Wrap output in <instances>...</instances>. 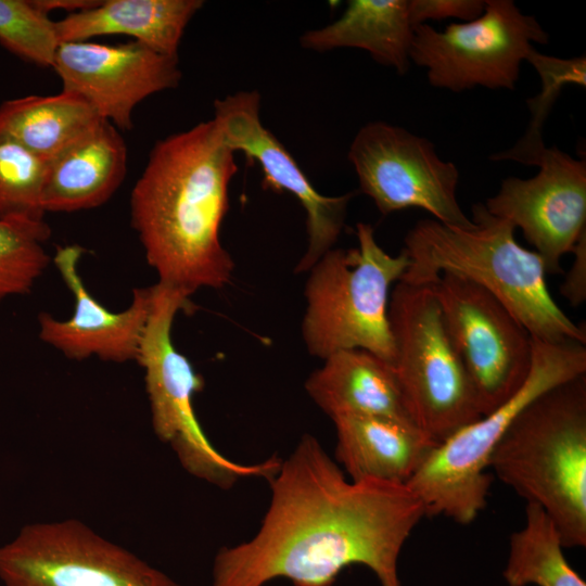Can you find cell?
I'll return each instance as SVG.
<instances>
[{"instance_id":"1","label":"cell","mask_w":586,"mask_h":586,"mask_svg":"<svg viewBox=\"0 0 586 586\" xmlns=\"http://www.w3.org/2000/svg\"><path fill=\"white\" fill-rule=\"evenodd\" d=\"M271 497L257 533L221 547L211 586H334L352 564L369 568L381 586H402L398 558L426 515L404 484L352 481L310 434L269 480Z\"/></svg>"},{"instance_id":"2","label":"cell","mask_w":586,"mask_h":586,"mask_svg":"<svg viewBox=\"0 0 586 586\" xmlns=\"http://www.w3.org/2000/svg\"><path fill=\"white\" fill-rule=\"evenodd\" d=\"M234 152L213 119L157 141L130 195V221L158 283L188 297L220 289L234 263L220 242Z\"/></svg>"},{"instance_id":"3","label":"cell","mask_w":586,"mask_h":586,"mask_svg":"<svg viewBox=\"0 0 586 586\" xmlns=\"http://www.w3.org/2000/svg\"><path fill=\"white\" fill-rule=\"evenodd\" d=\"M471 220L470 228L418 220L404 239L409 266L400 281L429 285L443 273L462 277L494 295L532 337L586 344L585 324L574 323L552 298L542 257L517 242L515 228L484 203L472 206Z\"/></svg>"},{"instance_id":"4","label":"cell","mask_w":586,"mask_h":586,"mask_svg":"<svg viewBox=\"0 0 586 586\" xmlns=\"http://www.w3.org/2000/svg\"><path fill=\"white\" fill-rule=\"evenodd\" d=\"M496 476L550 517L566 548L586 545V374L528 404L496 444Z\"/></svg>"},{"instance_id":"5","label":"cell","mask_w":586,"mask_h":586,"mask_svg":"<svg viewBox=\"0 0 586 586\" xmlns=\"http://www.w3.org/2000/svg\"><path fill=\"white\" fill-rule=\"evenodd\" d=\"M358 246L331 249L308 271L302 337L311 356L326 359L345 349H365L392 366L394 344L388 322L393 286L409 259L385 252L371 225L356 226Z\"/></svg>"},{"instance_id":"6","label":"cell","mask_w":586,"mask_h":586,"mask_svg":"<svg viewBox=\"0 0 586 586\" xmlns=\"http://www.w3.org/2000/svg\"><path fill=\"white\" fill-rule=\"evenodd\" d=\"M586 374V344L533 337L530 373L508 400L438 444L406 484L422 501L426 515L471 523L487 504L492 453L517 416L550 388Z\"/></svg>"},{"instance_id":"7","label":"cell","mask_w":586,"mask_h":586,"mask_svg":"<svg viewBox=\"0 0 586 586\" xmlns=\"http://www.w3.org/2000/svg\"><path fill=\"white\" fill-rule=\"evenodd\" d=\"M181 310H192L190 297L157 282L136 360L144 370L154 433L171 447L186 471L215 486L226 489L250 477L269 481L280 467V458L240 463L215 448L203 431L193 397L204 381L177 351L171 336L175 317Z\"/></svg>"},{"instance_id":"8","label":"cell","mask_w":586,"mask_h":586,"mask_svg":"<svg viewBox=\"0 0 586 586\" xmlns=\"http://www.w3.org/2000/svg\"><path fill=\"white\" fill-rule=\"evenodd\" d=\"M392 369L416 426L437 445L482 417L429 285L398 281L388 302Z\"/></svg>"},{"instance_id":"9","label":"cell","mask_w":586,"mask_h":586,"mask_svg":"<svg viewBox=\"0 0 586 586\" xmlns=\"http://www.w3.org/2000/svg\"><path fill=\"white\" fill-rule=\"evenodd\" d=\"M548 33L512 0H486L483 13L437 30L413 28L410 61L426 69L432 87L462 92L475 87L513 90L521 64Z\"/></svg>"},{"instance_id":"10","label":"cell","mask_w":586,"mask_h":586,"mask_svg":"<svg viewBox=\"0 0 586 586\" xmlns=\"http://www.w3.org/2000/svg\"><path fill=\"white\" fill-rule=\"evenodd\" d=\"M429 286L485 416L525 382L533 337L502 303L468 279L443 273Z\"/></svg>"},{"instance_id":"11","label":"cell","mask_w":586,"mask_h":586,"mask_svg":"<svg viewBox=\"0 0 586 586\" xmlns=\"http://www.w3.org/2000/svg\"><path fill=\"white\" fill-rule=\"evenodd\" d=\"M4 586H181L82 522L24 526L0 547Z\"/></svg>"},{"instance_id":"12","label":"cell","mask_w":586,"mask_h":586,"mask_svg":"<svg viewBox=\"0 0 586 586\" xmlns=\"http://www.w3.org/2000/svg\"><path fill=\"white\" fill-rule=\"evenodd\" d=\"M347 158L360 191L382 215L416 207L447 226H473L457 200V166L442 160L429 139L400 126L370 122L355 135Z\"/></svg>"},{"instance_id":"13","label":"cell","mask_w":586,"mask_h":586,"mask_svg":"<svg viewBox=\"0 0 586 586\" xmlns=\"http://www.w3.org/2000/svg\"><path fill=\"white\" fill-rule=\"evenodd\" d=\"M527 179L507 177L484 203L487 211L520 228L542 257L547 276L586 231V162L556 145L545 148Z\"/></svg>"},{"instance_id":"14","label":"cell","mask_w":586,"mask_h":586,"mask_svg":"<svg viewBox=\"0 0 586 586\" xmlns=\"http://www.w3.org/2000/svg\"><path fill=\"white\" fill-rule=\"evenodd\" d=\"M213 120L234 153L242 152L259 165L266 188L286 191L303 206L307 247L295 273L308 271L336 243L354 193L327 196L314 188L291 153L263 125L258 91L242 90L215 100Z\"/></svg>"},{"instance_id":"15","label":"cell","mask_w":586,"mask_h":586,"mask_svg":"<svg viewBox=\"0 0 586 586\" xmlns=\"http://www.w3.org/2000/svg\"><path fill=\"white\" fill-rule=\"evenodd\" d=\"M178 64V58L138 41L104 44L87 40L61 42L52 68L62 90L80 95L102 119L128 130L141 101L179 85Z\"/></svg>"},{"instance_id":"16","label":"cell","mask_w":586,"mask_h":586,"mask_svg":"<svg viewBox=\"0 0 586 586\" xmlns=\"http://www.w3.org/2000/svg\"><path fill=\"white\" fill-rule=\"evenodd\" d=\"M82 253L84 249L78 245L58 249L52 260L74 297V311L65 320L40 313L39 339L69 359L95 356L118 364L136 361L155 284L135 289L130 305L122 311H112L88 291L78 269Z\"/></svg>"},{"instance_id":"17","label":"cell","mask_w":586,"mask_h":586,"mask_svg":"<svg viewBox=\"0 0 586 586\" xmlns=\"http://www.w3.org/2000/svg\"><path fill=\"white\" fill-rule=\"evenodd\" d=\"M127 155L118 129L102 119L46 163L43 211L72 213L103 205L125 179Z\"/></svg>"},{"instance_id":"18","label":"cell","mask_w":586,"mask_h":586,"mask_svg":"<svg viewBox=\"0 0 586 586\" xmlns=\"http://www.w3.org/2000/svg\"><path fill=\"white\" fill-rule=\"evenodd\" d=\"M305 390L332 419L374 416L413 423L392 366L371 352H336L310 373Z\"/></svg>"},{"instance_id":"19","label":"cell","mask_w":586,"mask_h":586,"mask_svg":"<svg viewBox=\"0 0 586 586\" xmlns=\"http://www.w3.org/2000/svg\"><path fill=\"white\" fill-rule=\"evenodd\" d=\"M332 421L335 460L352 481L406 485L437 446L416 425L392 418L345 416Z\"/></svg>"},{"instance_id":"20","label":"cell","mask_w":586,"mask_h":586,"mask_svg":"<svg viewBox=\"0 0 586 586\" xmlns=\"http://www.w3.org/2000/svg\"><path fill=\"white\" fill-rule=\"evenodd\" d=\"M203 4L202 0H105L56 21V34L60 43L125 35L178 58L184 29Z\"/></svg>"},{"instance_id":"21","label":"cell","mask_w":586,"mask_h":586,"mask_svg":"<svg viewBox=\"0 0 586 586\" xmlns=\"http://www.w3.org/2000/svg\"><path fill=\"white\" fill-rule=\"evenodd\" d=\"M412 38L407 0H351L336 21L307 30L300 42L317 52L361 49L375 62L404 75L411 64Z\"/></svg>"},{"instance_id":"22","label":"cell","mask_w":586,"mask_h":586,"mask_svg":"<svg viewBox=\"0 0 586 586\" xmlns=\"http://www.w3.org/2000/svg\"><path fill=\"white\" fill-rule=\"evenodd\" d=\"M102 118L80 95H27L0 105V129L46 163L92 129Z\"/></svg>"},{"instance_id":"23","label":"cell","mask_w":586,"mask_h":586,"mask_svg":"<svg viewBox=\"0 0 586 586\" xmlns=\"http://www.w3.org/2000/svg\"><path fill=\"white\" fill-rule=\"evenodd\" d=\"M561 536L545 510L526 502L524 526L510 536L504 577L509 586H586L569 565Z\"/></svg>"},{"instance_id":"24","label":"cell","mask_w":586,"mask_h":586,"mask_svg":"<svg viewBox=\"0 0 586 586\" xmlns=\"http://www.w3.org/2000/svg\"><path fill=\"white\" fill-rule=\"evenodd\" d=\"M525 62H528L542 81V90L526 103L531 119L524 135L513 146L491 155L492 161H513L535 166L546 148L543 140L544 124L556 103L562 88L566 85L586 86V58L562 59L544 54L533 48Z\"/></svg>"},{"instance_id":"25","label":"cell","mask_w":586,"mask_h":586,"mask_svg":"<svg viewBox=\"0 0 586 586\" xmlns=\"http://www.w3.org/2000/svg\"><path fill=\"white\" fill-rule=\"evenodd\" d=\"M50 234L46 220L0 219V303L31 292L52 260L44 249Z\"/></svg>"},{"instance_id":"26","label":"cell","mask_w":586,"mask_h":586,"mask_svg":"<svg viewBox=\"0 0 586 586\" xmlns=\"http://www.w3.org/2000/svg\"><path fill=\"white\" fill-rule=\"evenodd\" d=\"M46 162L0 129V219L44 220Z\"/></svg>"},{"instance_id":"27","label":"cell","mask_w":586,"mask_h":586,"mask_svg":"<svg viewBox=\"0 0 586 586\" xmlns=\"http://www.w3.org/2000/svg\"><path fill=\"white\" fill-rule=\"evenodd\" d=\"M0 43L29 63L52 67L60 44L55 21L35 0H0Z\"/></svg>"},{"instance_id":"28","label":"cell","mask_w":586,"mask_h":586,"mask_svg":"<svg viewBox=\"0 0 586 586\" xmlns=\"http://www.w3.org/2000/svg\"><path fill=\"white\" fill-rule=\"evenodd\" d=\"M407 5L409 21L415 28L431 20L472 21L483 13L485 0H407Z\"/></svg>"},{"instance_id":"29","label":"cell","mask_w":586,"mask_h":586,"mask_svg":"<svg viewBox=\"0 0 586 586\" xmlns=\"http://www.w3.org/2000/svg\"><path fill=\"white\" fill-rule=\"evenodd\" d=\"M573 263L560 286V294L572 306H579L586 301V231L582 233L572 252Z\"/></svg>"},{"instance_id":"30","label":"cell","mask_w":586,"mask_h":586,"mask_svg":"<svg viewBox=\"0 0 586 586\" xmlns=\"http://www.w3.org/2000/svg\"><path fill=\"white\" fill-rule=\"evenodd\" d=\"M37 5L47 14L61 9L69 13L88 10L95 7L99 0H35Z\"/></svg>"}]
</instances>
